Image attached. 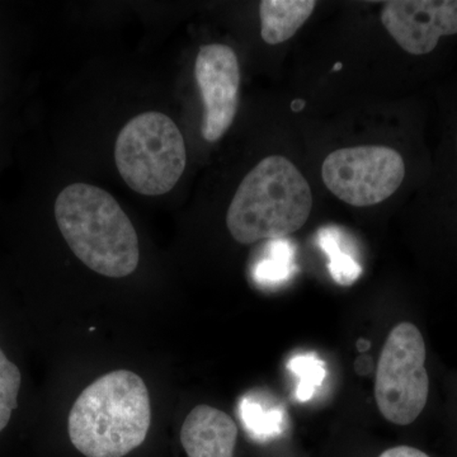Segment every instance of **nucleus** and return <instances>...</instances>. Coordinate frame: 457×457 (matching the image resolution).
Returning <instances> with one entry per match:
<instances>
[{
  "mask_svg": "<svg viewBox=\"0 0 457 457\" xmlns=\"http://www.w3.org/2000/svg\"><path fill=\"white\" fill-rule=\"evenodd\" d=\"M150 423V396L143 378L117 370L97 378L75 400L69 437L84 456L123 457L144 444Z\"/></svg>",
  "mask_w": 457,
  "mask_h": 457,
  "instance_id": "1",
  "label": "nucleus"
},
{
  "mask_svg": "<svg viewBox=\"0 0 457 457\" xmlns=\"http://www.w3.org/2000/svg\"><path fill=\"white\" fill-rule=\"evenodd\" d=\"M55 219L69 248L88 269L112 278L137 269V230L104 189L86 183L68 186L56 198Z\"/></svg>",
  "mask_w": 457,
  "mask_h": 457,
  "instance_id": "2",
  "label": "nucleus"
},
{
  "mask_svg": "<svg viewBox=\"0 0 457 457\" xmlns=\"http://www.w3.org/2000/svg\"><path fill=\"white\" fill-rule=\"evenodd\" d=\"M312 209V188L302 171L285 156H267L237 187L227 227L240 245L285 239L305 225Z\"/></svg>",
  "mask_w": 457,
  "mask_h": 457,
  "instance_id": "3",
  "label": "nucleus"
},
{
  "mask_svg": "<svg viewBox=\"0 0 457 457\" xmlns=\"http://www.w3.org/2000/svg\"><path fill=\"white\" fill-rule=\"evenodd\" d=\"M114 161L132 191L162 196L179 183L187 153L179 126L167 114L145 112L130 120L120 132Z\"/></svg>",
  "mask_w": 457,
  "mask_h": 457,
  "instance_id": "4",
  "label": "nucleus"
},
{
  "mask_svg": "<svg viewBox=\"0 0 457 457\" xmlns=\"http://www.w3.org/2000/svg\"><path fill=\"white\" fill-rule=\"evenodd\" d=\"M426 360L420 330L409 321L394 328L381 351L375 378L376 404L394 425H411L425 411L429 394Z\"/></svg>",
  "mask_w": 457,
  "mask_h": 457,
  "instance_id": "5",
  "label": "nucleus"
},
{
  "mask_svg": "<svg viewBox=\"0 0 457 457\" xmlns=\"http://www.w3.org/2000/svg\"><path fill=\"white\" fill-rule=\"evenodd\" d=\"M321 177L327 188L343 203L374 206L398 191L404 180L405 164L392 147H345L327 156Z\"/></svg>",
  "mask_w": 457,
  "mask_h": 457,
  "instance_id": "6",
  "label": "nucleus"
},
{
  "mask_svg": "<svg viewBox=\"0 0 457 457\" xmlns=\"http://www.w3.org/2000/svg\"><path fill=\"white\" fill-rule=\"evenodd\" d=\"M195 77L204 107L203 137L215 143L236 119L240 87L237 54L227 45H204L195 62Z\"/></svg>",
  "mask_w": 457,
  "mask_h": 457,
  "instance_id": "7",
  "label": "nucleus"
},
{
  "mask_svg": "<svg viewBox=\"0 0 457 457\" xmlns=\"http://www.w3.org/2000/svg\"><path fill=\"white\" fill-rule=\"evenodd\" d=\"M381 22L403 50L426 55L442 36L457 33V0H393L385 3Z\"/></svg>",
  "mask_w": 457,
  "mask_h": 457,
  "instance_id": "8",
  "label": "nucleus"
},
{
  "mask_svg": "<svg viewBox=\"0 0 457 457\" xmlns=\"http://www.w3.org/2000/svg\"><path fill=\"white\" fill-rule=\"evenodd\" d=\"M237 438L233 418L206 404L192 409L180 429V442L188 457H234Z\"/></svg>",
  "mask_w": 457,
  "mask_h": 457,
  "instance_id": "9",
  "label": "nucleus"
},
{
  "mask_svg": "<svg viewBox=\"0 0 457 457\" xmlns=\"http://www.w3.org/2000/svg\"><path fill=\"white\" fill-rule=\"evenodd\" d=\"M314 0H264L261 2L262 38L269 45L290 40L314 12Z\"/></svg>",
  "mask_w": 457,
  "mask_h": 457,
  "instance_id": "10",
  "label": "nucleus"
},
{
  "mask_svg": "<svg viewBox=\"0 0 457 457\" xmlns=\"http://www.w3.org/2000/svg\"><path fill=\"white\" fill-rule=\"evenodd\" d=\"M338 228H321L318 233V243L324 253L329 257L328 270L337 284L351 286L359 279L362 267L354 260L353 254L345 251Z\"/></svg>",
  "mask_w": 457,
  "mask_h": 457,
  "instance_id": "11",
  "label": "nucleus"
},
{
  "mask_svg": "<svg viewBox=\"0 0 457 457\" xmlns=\"http://www.w3.org/2000/svg\"><path fill=\"white\" fill-rule=\"evenodd\" d=\"M294 255V246L287 240H270L263 257L255 264V281L263 285L285 281L293 273Z\"/></svg>",
  "mask_w": 457,
  "mask_h": 457,
  "instance_id": "12",
  "label": "nucleus"
},
{
  "mask_svg": "<svg viewBox=\"0 0 457 457\" xmlns=\"http://www.w3.org/2000/svg\"><path fill=\"white\" fill-rule=\"evenodd\" d=\"M22 376L20 369L0 350V432L8 426L18 405Z\"/></svg>",
  "mask_w": 457,
  "mask_h": 457,
  "instance_id": "13",
  "label": "nucleus"
},
{
  "mask_svg": "<svg viewBox=\"0 0 457 457\" xmlns=\"http://www.w3.org/2000/svg\"><path fill=\"white\" fill-rule=\"evenodd\" d=\"M288 369L299 378L296 398L306 402L314 395L315 389L326 378L324 363L312 354H300L288 362Z\"/></svg>",
  "mask_w": 457,
  "mask_h": 457,
  "instance_id": "14",
  "label": "nucleus"
},
{
  "mask_svg": "<svg viewBox=\"0 0 457 457\" xmlns=\"http://www.w3.org/2000/svg\"><path fill=\"white\" fill-rule=\"evenodd\" d=\"M242 418L246 428L258 437H267L281 431L284 414L278 409H266L254 400L242 403Z\"/></svg>",
  "mask_w": 457,
  "mask_h": 457,
  "instance_id": "15",
  "label": "nucleus"
},
{
  "mask_svg": "<svg viewBox=\"0 0 457 457\" xmlns=\"http://www.w3.org/2000/svg\"><path fill=\"white\" fill-rule=\"evenodd\" d=\"M378 457H429L423 451L411 446H396L384 451Z\"/></svg>",
  "mask_w": 457,
  "mask_h": 457,
  "instance_id": "16",
  "label": "nucleus"
}]
</instances>
